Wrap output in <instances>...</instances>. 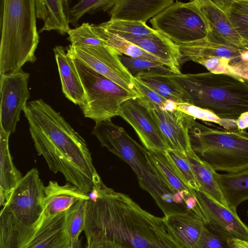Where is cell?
Listing matches in <instances>:
<instances>
[{
  "instance_id": "obj_28",
  "label": "cell",
  "mask_w": 248,
  "mask_h": 248,
  "mask_svg": "<svg viewBox=\"0 0 248 248\" xmlns=\"http://www.w3.org/2000/svg\"><path fill=\"white\" fill-rule=\"evenodd\" d=\"M149 153L154 165L175 192L182 193L187 198L196 197V191L186 185L166 152L149 151Z\"/></svg>"
},
{
  "instance_id": "obj_11",
  "label": "cell",
  "mask_w": 248,
  "mask_h": 248,
  "mask_svg": "<svg viewBox=\"0 0 248 248\" xmlns=\"http://www.w3.org/2000/svg\"><path fill=\"white\" fill-rule=\"evenodd\" d=\"M44 187L36 168L22 176L2 208L23 223L31 225L44 210Z\"/></svg>"
},
{
  "instance_id": "obj_15",
  "label": "cell",
  "mask_w": 248,
  "mask_h": 248,
  "mask_svg": "<svg viewBox=\"0 0 248 248\" xmlns=\"http://www.w3.org/2000/svg\"><path fill=\"white\" fill-rule=\"evenodd\" d=\"M196 197L207 218L205 225L228 240L248 241V227L241 220L236 211L227 208L201 191Z\"/></svg>"
},
{
  "instance_id": "obj_16",
  "label": "cell",
  "mask_w": 248,
  "mask_h": 248,
  "mask_svg": "<svg viewBox=\"0 0 248 248\" xmlns=\"http://www.w3.org/2000/svg\"><path fill=\"white\" fill-rule=\"evenodd\" d=\"M196 2L207 26V38L242 50L248 49L246 41L236 32L226 14L213 0H196Z\"/></svg>"
},
{
  "instance_id": "obj_22",
  "label": "cell",
  "mask_w": 248,
  "mask_h": 248,
  "mask_svg": "<svg viewBox=\"0 0 248 248\" xmlns=\"http://www.w3.org/2000/svg\"><path fill=\"white\" fill-rule=\"evenodd\" d=\"M68 1L66 0H34L36 18L44 21L39 32L56 30L64 34L70 30Z\"/></svg>"
},
{
  "instance_id": "obj_41",
  "label": "cell",
  "mask_w": 248,
  "mask_h": 248,
  "mask_svg": "<svg viewBox=\"0 0 248 248\" xmlns=\"http://www.w3.org/2000/svg\"><path fill=\"white\" fill-rule=\"evenodd\" d=\"M228 68L232 74L248 80V61L240 59L231 62Z\"/></svg>"
},
{
  "instance_id": "obj_29",
  "label": "cell",
  "mask_w": 248,
  "mask_h": 248,
  "mask_svg": "<svg viewBox=\"0 0 248 248\" xmlns=\"http://www.w3.org/2000/svg\"><path fill=\"white\" fill-rule=\"evenodd\" d=\"M92 25L95 32L104 41L106 46L128 57L145 60L156 63L163 64L158 59L138 46L116 34L101 29L97 25L92 24Z\"/></svg>"
},
{
  "instance_id": "obj_46",
  "label": "cell",
  "mask_w": 248,
  "mask_h": 248,
  "mask_svg": "<svg viewBox=\"0 0 248 248\" xmlns=\"http://www.w3.org/2000/svg\"><path fill=\"white\" fill-rule=\"evenodd\" d=\"M71 248H83L82 238L72 243Z\"/></svg>"
},
{
  "instance_id": "obj_30",
  "label": "cell",
  "mask_w": 248,
  "mask_h": 248,
  "mask_svg": "<svg viewBox=\"0 0 248 248\" xmlns=\"http://www.w3.org/2000/svg\"><path fill=\"white\" fill-rule=\"evenodd\" d=\"M101 29L124 39L154 34L156 31L142 22L110 19L97 25Z\"/></svg>"
},
{
  "instance_id": "obj_13",
  "label": "cell",
  "mask_w": 248,
  "mask_h": 248,
  "mask_svg": "<svg viewBox=\"0 0 248 248\" xmlns=\"http://www.w3.org/2000/svg\"><path fill=\"white\" fill-rule=\"evenodd\" d=\"M138 99L149 111L170 149L186 156L193 151L188 134L190 116L177 109L163 111L142 97Z\"/></svg>"
},
{
  "instance_id": "obj_26",
  "label": "cell",
  "mask_w": 248,
  "mask_h": 248,
  "mask_svg": "<svg viewBox=\"0 0 248 248\" xmlns=\"http://www.w3.org/2000/svg\"><path fill=\"white\" fill-rule=\"evenodd\" d=\"M187 157L200 185V191L229 208L217 181V171L206 162L202 160L193 151L187 155Z\"/></svg>"
},
{
  "instance_id": "obj_43",
  "label": "cell",
  "mask_w": 248,
  "mask_h": 248,
  "mask_svg": "<svg viewBox=\"0 0 248 248\" xmlns=\"http://www.w3.org/2000/svg\"><path fill=\"white\" fill-rule=\"evenodd\" d=\"M237 128L240 130L243 131L248 128V111H246L239 116L236 120Z\"/></svg>"
},
{
  "instance_id": "obj_36",
  "label": "cell",
  "mask_w": 248,
  "mask_h": 248,
  "mask_svg": "<svg viewBox=\"0 0 248 248\" xmlns=\"http://www.w3.org/2000/svg\"><path fill=\"white\" fill-rule=\"evenodd\" d=\"M213 1L226 14L238 35L245 41L248 40V16L233 8L228 0Z\"/></svg>"
},
{
  "instance_id": "obj_6",
  "label": "cell",
  "mask_w": 248,
  "mask_h": 248,
  "mask_svg": "<svg viewBox=\"0 0 248 248\" xmlns=\"http://www.w3.org/2000/svg\"><path fill=\"white\" fill-rule=\"evenodd\" d=\"M188 134L192 150L216 171H248V132L212 128L191 116Z\"/></svg>"
},
{
  "instance_id": "obj_32",
  "label": "cell",
  "mask_w": 248,
  "mask_h": 248,
  "mask_svg": "<svg viewBox=\"0 0 248 248\" xmlns=\"http://www.w3.org/2000/svg\"><path fill=\"white\" fill-rule=\"evenodd\" d=\"M177 109L195 119H198L203 121L216 123L226 130L234 131L238 129L236 120L220 118L207 109L203 108L190 103L178 104Z\"/></svg>"
},
{
  "instance_id": "obj_9",
  "label": "cell",
  "mask_w": 248,
  "mask_h": 248,
  "mask_svg": "<svg viewBox=\"0 0 248 248\" xmlns=\"http://www.w3.org/2000/svg\"><path fill=\"white\" fill-rule=\"evenodd\" d=\"M153 29L177 45L205 38L206 24L196 0L184 2L176 0L150 20Z\"/></svg>"
},
{
  "instance_id": "obj_47",
  "label": "cell",
  "mask_w": 248,
  "mask_h": 248,
  "mask_svg": "<svg viewBox=\"0 0 248 248\" xmlns=\"http://www.w3.org/2000/svg\"><path fill=\"white\" fill-rule=\"evenodd\" d=\"M241 60L248 61V49L244 50L242 51Z\"/></svg>"
},
{
  "instance_id": "obj_25",
  "label": "cell",
  "mask_w": 248,
  "mask_h": 248,
  "mask_svg": "<svg viewBox=\"0 0 248 248\" xmlns=\"http://www.w3.org/2000/svg\"><path fill=\"white\" fill-rule=\"evenodd\" d=\"M216 178L230 209L236 211L238 206L248 200V171L219 174Z\"/></svg>"
},
{
  "instance_id": "obj_2",
  "label": "cell",
  "mask_w": 248,
  "mask_h": 248,
  "mask_svg": "<svg viewBox=\"0 0 248 248\" xmlns=\"http://www.w3.org/2000/svg\"><path fill=\"white\" fill-rule=\"evenodd\" d=\"M23 111L36 150L49 169L89 193L101 178L84 139L42 99L27 102Z\"/></svg>"
},
{
  "instance_id": "obj_5",
  "label": "cell",
  "mask_w": 248,
  "mask_h": 248,
  "mask_svg": "<svg viewBox=\"0 0 248 248\" xmlns=\"http://www.w3.org/2000/svg\"><path fill=\"white\" fill-rule=\"evenodd\" d=\"M0 76L34 62L39 42L34 0H1Z\"/></svg>"
},
{
  "instance_id": "obj_10",
  "label": "cell",
  "mask_w": 248,
  "mask_h": 248,
  "mask_svg": "<svg viewBox=\"0 0 248 248\" xmlns=\"http://www.w3.org/2000/svg\"><path fill=\"white\" fill-rule=\"evenodd\" d=\"M67 52L89 66L95 71L139 97H142L133 77L121 62V53L107 46H72Z\"/></svg>"
},
{
  "instance_id": "obj_37",
  "label": "cell",
  "mask_w": 248,
  "mask_h": 248,
  "mask_svg": "<svg viewBox=\"0 0 248 248\" xmlns=\"http://www.w3.org/2000/svg\"><path fill=\"white\" fill-rule=\"evenodd\" d=\"M121 62L133 77L137 75L154 71L171 72L164 64L156 63L147 60L131 58L121 54L119 55Z\"/></svg>"
},
{
  "instance_id": "obj_35",
  "label": "cell",
  "mask_w": 248,
  "mask_h": 248,
  "mask_svg": "<svg viewBox=\"0 0 248 248\" xmlns=\"http://www.w3.org/2000/svg\"><path fill=\"white\" fill-rule=\"evenodd\" d=\"M116 0H82L69 9L70 22L73 25L85 14H93L99 11H108Z\"/></svg>"
},
{
  "instance_id": "obj_27",
  "label": "cell",
  "mask_w": 248,
  "mask_h": 248,
  "mask_svg": "<svg viewBox=\"0 0 248 248\" xmlns=\"http://www.w3.org/2000/svg\"><path fill=\"white\" fill-rule=\"evenodd\" d=\"M171 73L172 72L154 71L140 73L134 77L167 99L178 104L189 103L184 92L169 78L168 74Z\"/></svg>"
},
{
  "instance_id": "obj_12",
  "label": "cell",
  "mask_w": 248,
  "mask_h": 248,
  "mask_svg": "<svg viewBox=\"0 0 248 248\" xmlns=\"http://www.w3.org/2000/svg\"><path fill=\"white\" fill-rule=\"evenodd\" d=\"M29 77L22 69L0 76V128L10 135L15 131L21 112L30 98Z\"/></svg>"
},
{
  "instance_id": "obj_4",
  "label": "cell",
  "mask_w": 248,
  "mask_h": 248,
  "mask_svg": "<svg viewBox=\"0 0 248 248\" xmlns=\"http://www.w3.org/2000/svg\"><path fill=\"white\" fill-rule=\"evenodd\" d=\"M186 94L189 103L207 109L220 118L236 120L248 111V80L232 74L211 72L168 74Z\"/></svg>"
},
{
  "instance_id": "obj_17",
  "label": "cell",
  "mask_w": 248,
  "mask_h": 248,
  "mask_svg": "<svg viewBox=\"0 0 248 248\" xmlns=\"http://www.w3.org/2000/svg\"><path fill=\"white\" fill-rule=\"evenodd\" d=\"M124 39L158 59L172 73L182 74L179 64L180 53L178 46L158 31L147 36H132Z\"/></svg>"
},
{
  "instance_id": "obj_14",
  "label": "cell",
  "mask_w": 248,
  "mask_h": 248,
  "mask_svg": "<svg viewBox=\"0 0 248 248\" xmlns=\"http://www.w3.org/2000/svg\"><path fill=\"white\" fill-rule=\"evenodd\" d=\"M119 116L133 128L147 150L165 153L170 149L149 111L138 98L124 102L120 106Z\"/></svg>"
},
{
  "instance_id": "obj_39",
  "label": "cell",
  "mask_w": 248,
  "mask_h": 248,
  "mask_svg": "<svg viewBox=\"0 0 248 248\" xmlns=\"http://www.w3.org/2000/svg\"><path fill=\"white\" fill-rule=\"evenodd\" d=\"M231 62L230 60L225 58L211 57L197 60L194 62L205 67L209 72L212 73L232 74L228 68L229 63Z\"/></svg>"
},
{
  "instance_id": "obj_20",
  "label": "cell",
  "mask_w": 248,
  "mask_h": 248,
  "mask_svg": "<svg viewBox=\"0 0 248 248\" xmlns=\"http://www.w3.org/2000/svg\"><path fill=\"white\" fill-rule=\"evenodd\" d=\"M180 53L179 64L181 66L186 62H195L211 57L228 59L231 62L241 59L242 51L233 46L216 42L205 37L200 40L178 45Z\"/></svg>"
},
{
  "instance_id": "obj_45",
  "label": "cell",
  "mask_w": 248,
  "mask_h": 248,
  "mask_svg": "<svg viewBox=\"0 0 248 248\" xmlns=\"http://www.w3.org/2000/svg\"><path fill=\"white\" fill-rule=\"evenodd\" d=\"M229 248H248V241L241 239H231L228 241Z\"/></svg>"
},
{
  "instance_id": "obj_1",
  "label": "cell",
  "mask_w": 248,
  "mask_h": 248,
  "mask_svg": "<svg viewBox=\"0 0 248 248\" xmlns=\"http://www.w3.org/2000/svg\"><path fill=\"white\" fill-rule=\"evenodd\" d=\"M88 195L83 231L86 246L107 241L121 248H184L164 217L150 214L101 179Z\"/></svg>"
},
{
  "instance_id": "obj_21",
  "label": "cell",
  "mask_w": 248,
  "mask_h": 248,
  "mask_svg": "<svg viewBox=\"0 0 248 248\" xmlns=\"http://www.w3.org/2000/svg\"><path fill=\"white\" fill-rule=\"evenodd\" d=\"M89 199L88 194L77 186L69 182L61 186L51 180L44 187L43 210L47 215H56L65 212L78 201Z\"/></svg>"
},
{
  "instance_id": "obj_49",
  "label": "cell",
  "mask_w": 248,
  "mask_h": 248,
  "mask_svg": "<svg viewBox=\"0 0 248 248\" xmlns=\"http://www.w3.org/2000/svg\"></svg>"
},
{
  "instance_id": "obj_42",
  "label": "cell",
  "mask_w": 248,
  "mask_h": 248,
  "mask_svg": "<svg viewBox=\"0 0 248 248\" xmlns=\"http://www.w3.org/2000/svg\"><path fill=\"white\" fill-rule=\"evenodd\" d=\"M229 4L237 11L248 16V0H228Z\"/></svg>"
},
{
  "instance_id": "obj_19",
  "label": "cell",
  "mask_w": 248,
  "mask_h": 248,
  "mask_svg": "<svg viewBox=\"0 0 248 248\" xmlns=\"http://www.w3.org/2000/svg\"><path fill=\"white\" fill-rule=\"evenodd\" d=\"M53 50L62 93L68 100L81 108L86 103V95L74 60L62 46H57Z\"/></svg>"
},
{
  "instance_id": "obj_33",
  "label": "cell",
  "mask_w": 248,
  "mask_h": 248,
  "mask_svg": "<svg viewBox=\"0 0 248 248\" xmlns=\"http://www.w3.org/2000/svg\"><path fill=\"white\" fill-rule=\"evenodd\" d=\"M166 154L186 184L191 189L200 190L199 184L188 158L185 154L175 150L168 149Z\"/></svg>"
},
{
  "instance_id": "obj_48",
  "label": "cell",
  "mask_w": 248,
  "mask_h": 248,
  "mask_svg": "<svg viewBox=\"0 0 248 248\" xmlns=\"http://www.w3.org/2000/svg\"><path fill=\"white\" fill-rule=\"evenodd\" d=\"M246 46L248 49V40L246 41Z\"/></svg>"
},
{
  "instance_id": "obj_23",
  "label": "cell",
  "mask_w": 248,
  "mask_h": 248,
  "mask_svg": "<svg viewBox=\"0 0 248 248\" xmlns=\"http://www.w3.org/2000/svg\"><path fill=\"white\" fill-rule=\"evenodd\" d=\"M10 134L0 128V205L3 206L22 178L14 165L9 148Z\"/></svg>"
},
{
  "instance_id": "obj_34",
  "label": "cell",
  "mask_w": 248,
  "mask_h": 248,
  "mask_svg": "<svg viewBox=\"0 0 248 248\" xmlns=\"http://www.w3.org/2000/svg\"><path fill=\"white\" fill-rule=\"evenodd\" d=\"M67 39L72 46H106L105 42L95 32L92 24L83 23L67 32Z\"/></svg>"
},
{
  "instance_id": "obj_3",
  "label": "cell",
  "mask_w": 248,
  "mask_h": 248,
  "mask_svg": "<svg viewBox=\"0 0 248 248\" xmlns=\"http://www.w3.org/2000/svg\"><path fill=\"white\" fill-rule=\"evenodd\" d=\"M93 134L105 147L127 163L137 175L141 188L148 192L164 217L188 214L186 197L175 192L154 165L149 151L111 120L95 123Z\"/></svg>"
},
{
  "instance_id": "obj_24",
  "label": "cell",
  "mask_w": 248,
  "mask_h": 248,
  "mask_svg": "<svg viewBox=\"0 0 248 248\" xmlns=\"http://www.w3.org/2000/svg\"><path fill=\"white\" fill-rule=\"evenodd\" d=\"M165 217L168 227L181 246L184 248H195L205 226L204 223L187 214Z\"/></svg>"
},
{
  "instance_id": "obj_7",
  "label": "cell",
  "mask_w": 248,
  "mask_h": 248,
  "mask_svg": "<svg viewBox=\"0 0 248 248\" xmlns=\"http://www.w3.org/2000/svg\"><path fill=\"white\" fill-rule=\"evenodd\" d=\"M65 212L47 215L43 210L33 224L23 223L5 209L0 214V248H71Z\"/></svg>"
},
{
  "instance_id": "obj_38",
  "label": "cell",
  "mask_w": 248,
  "mask_h": 248,
  "mask_svg": "<svg viewBox=\"0 0 248 248\" xmlns=\"http://www.w3.org/2000/svg\"><path fill=\"white\" fill-rule=\"evenodd\" d=\"M228 241L205 226L195 248H229Z\"/></svg>"
},
{
  "instance_id": "obj_8",
  "label": "cell",
  "mask_w": 248,
  "mask_h": 248,
  "mask_svg": "<svg viewBox=\"0 0 248 248\" xmlns=\"http://www.w3.org/2000/svg\"><path fill=\"white\" fill-rule=\"evenodd\" d=\"M71 57L86 95V103L80 108L84 117L95 123L111 120L119 116L120 106L124 102L139 98L98 73L82 61Z\"/></svg>"
},
{
  "instance_id": "obj_18",
  "label": "cell",
  "mask_w": 248,
  "mask_h": 248,
  "mask_svg": "<svg viewBox=\"0 0 248 248\" xmlns=\"http://www.w3.org/2000/svg\"><path fill=\"white\" fill-rule=\"evenodd\" d=\"M173 0H116L108 11L110 19L146 22L174 2Z\"/></svg>"
},
{
  "instance_id": "obj_44",
  "label": "cell",
  "mask_w": 248,
  "mask_h": 248,
  "mask_svg": "<svg viewBox=\"0 0 248 248\" xmlns=\"http://www.w3.org/2000/svg\"><path fill=\"white\" fill-rule=\"evenodd\" d=\"M86 248H121L112 243L107 241L95 242L87 245Z\"/></svg>"
},
{
  "instance_id": "obj_40",
  "label": "cell",
  "mask_w": 248,
  "mask_h": 248,
  "mask_svg": "<svg viewBox=\"0 0 248 248\" xmlns=\"http://www.w3.org/2000/svg\"><path fill=\"white\" fill-rule=\"evenodd\" d=\"M133 78L136 85L142 95L141 97L146 101L157 105L159 108L162 110L168 99L156 93L136 78L134 77Z\"/></svg>"
},
{
  "instance_id": "obj_31",
  "label": "cell",
  "mask_w": 248,
  "mask_h": 248,
  "mask_svg": "<svg viewBox=\"0 0 248 248\" xmlns=\"http://www.w3.org/2000/svg\"><path fill=\"white\" fill-rule=\"evenodd\" d=\"M87 201H78L65 212V229L72 243L78 240L84 231Z\"/></svg>"
}]
</instances>
